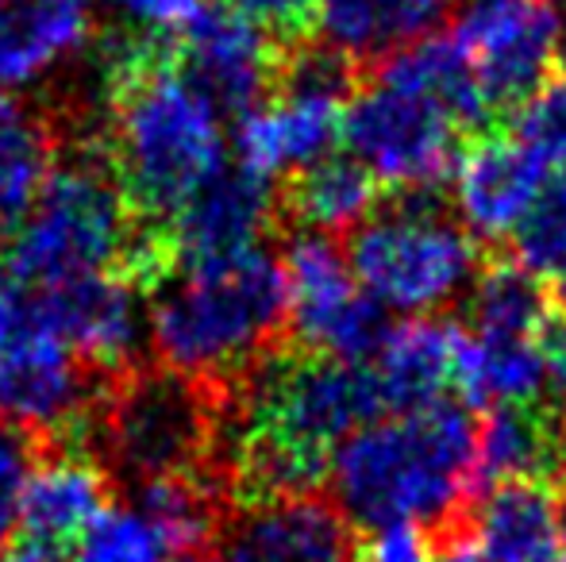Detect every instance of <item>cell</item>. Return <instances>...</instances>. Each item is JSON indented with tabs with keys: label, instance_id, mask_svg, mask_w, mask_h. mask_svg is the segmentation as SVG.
Instances as JSON below:
<instances>
[{
	"label": "cell",
	"instance_id": "obj_1",
	"mask_svg": "<svg viewBox=\"0 0 566 562\" xmlns=\"http://www.w3.org/2000/svg\"><path fill=\"white\" fill-rule=\"evenodd\" d=\"M478 427L454 401L381 416L332 455V489L350 524L451 528L474 497Z\"/></svg>",
	"mask_w": 566,
	"mask_h": 562
},
{
	"label": "cell",
	"instance_id": "obj_2",
	"mask_svg": "<svg viewBox=\"0 0 566 562\" xmlns=\"http://www.w3.org/2000/svg\"><path fill=\"white\" fill-rule=\"evenodd\" d=\"M290 324L282 258L266 247L212 266H186L150 293V347L193 382L251 374Z\"/></svg>",
	"mask_w": 566,
	"mask_h": 562
},
{
	"label": "cell",
	"instance_id": "obj_3",
	"mask_svg": "<svg viewBox=\"0 0 566 562\" xmlns=\"http://www.w3.org/2000/svg\"><path fill=\"white\" fill-rule=\"evenodd\" d=\"M113 162L139 220H166L228 166L220 108L163 54L113 89Z\"/></svg>",
	"mask_w": 566,
	"mask_h": 562
},
{
	"label": "cell",
	"instance_id": "obj_4",
	"mask_svg": "<svg viewBox=\"0 0 566 562\" xmlns=\"http://www.w3.org/2000/svg\"><path fill=\"white\" fill-rule=\"evenodd\" d=\"M139 232L116 170L97 150H77L51 170L8 243L15 282L31 289L119 274Z\"/></svg>",
	"mask_w": 566,
	"mask_h": 562
},
{
	"label": "cell",
	"instance_id": "obj_5",
	"mask_svg": "<svg viewBox=\"0 0 566 562\" xmlns=\"http://www.w3.org/2000/svg\"><path fill=\"white\" fill-rule=\"evenodd\" d=\"M350 271L386 312L436 316L482 274L478 240L436 193L397 197L350 232Z\"/></svg>",
	"mask_w": 566,
	"mask_h": 562
},
{
	"label": "cell",
	"instance_id": "obj_6",
	"mask_svg": "<svg viewBox=\"0 0 566 562\" xmlns=\"http://www.w3.org/2000/svg\"><path fill=\"white\" fill-rule=\"evenodd\" d=\"M101 455L135 486L174 474L212 470L217 409L212 385L174 370H135L105 393L97 427Z\"/></svg>",
	"mask_w": 566,
	"mask_h": 562
},
{
	"label": "cell",
	"instance_id": "obj_7",
	"mask_svg": "<svg viewBox=\"0 0 566 562\" xmlns=\"http://www.w3.org/2000/svg\"><path fill=\"white\" fill-rule=\"evenodd\" d=\"M105 393L51 336L28 285H0V416L31 435H93Z\"/></svg>",
	"mask_w": 566,
	"mask_h": 562
},
{
	"label": "cell",
	"instance_id": "obj_8",
	"mask_svg": "<svg viewBox=\"0 0 566 562\" xmlns=\"http://www.w3.org/2000/svg\"><path fill=\"white\" fill-rule=\"evenodd\" d=\"M290 289V328L305 354L366 367L381 351L389 328L386 308L358 285L347 251L328 235L301 232L282 255Z\"/></svg>",
	"mask_w": 566,
	"mask_h": 562
},
{
	"label": "cell",
	"instance_id": "obj_9",
	"mask_svg": "<svg viewBox=\"0 0 566 562\" xmlns=\"http://www.w3.org/2000/svg\"><path fill=\"white\" fill-rule=\"evenodd\" d=\"M343 142L378 185L401 197L436 193L459 162V128L436 105L374 82L355 93L343 116Z\"/></svg>",
	"mask_w": 566,
	"mask_h": 562
},
{
	"label": "cell",
	"instance_id": "obj_10",
	"mask_svg": "<svg viewBox=\"0 0 566 562\" xmlns=\"http://www.w3.org/2000/svg\"><path fill=\"white\" fill-rule=\"evenodd\" d=\"M493 113L521 108L555 77L566 20L559 0H490L462 8L454 28Z\"/></svg>",
	"mask_w": 566,
	"mask_h": 562
},
{
	"label": "cell",
	"instance_id": "obj_11",
	"mask_svg": "<svg viewBox=\"0 0 566 562\" xmlns=\"http://www.w3.org/2000/svg\"><path fill=\"white\" fill-rule=\"evenodd\" d=\"M35 305L51 336L101 374L127 370L150 343V300L124 274L46 285L35 289Z\"/></svg>",
	"mask_w": 566,
	"mask_h": 562
},
{
	"label": "cell",
	"instance_id": "obj_12",
	"mask_svg": "<svg viewBox=\"0 0 566 562\" xmlns=\"http://www.w3.org/2000/svg\"><path fill=\"white\" fill-rule=\"evenodd\" d=\"M220 562H358V543L339 505L321 494L231 505L217 536Z\"/></svg>",
	"mask_w": 566,
	"mask_h": 562
},
{
	"label": "cell",
	"instance_id": "obj_13",
	"mask_svg": "<svg viewBox=\"0 0 566 562\" xmlns=\"http://www.w3.org/2000/svg\"><path fill=\"white\" fill-rule=\"evenodd\" d=\"M181 74L220 108V116L247 120L277 93L282 54L274 39L247 23L224 4H209L205 15L178 39Z\"/></svg>",
	"mask_w": 566,
	"mask_h": 562
},
{
	"label": "cell",
	"instance_id": "obj_14",
	"mask_svg": "<svg viewBox=\"0 0 566 562\" xmlns=\"http://www.w3.org/2000/svg\"><path fill=\"white\" fill-rule=\"evenodd\" d=\"M274 216V181L239 162L224 166L166 224L174 263H178V271H186V266H212L251 255L262 247V235L270 232Z\"/></svg>",
	"mask_w": 566,
	"mask_h": 562
},
{
	"label": "cell",
	"instance_id": "obj_15",
	"mask_svg": "<svg viewBox=\"0 0 566 562\" xmlns=\"http://www.w3.org/2000/svg\"><path fill=\"white\" fill-rule=\"evenodd\" d=\"M547 189V170L513 136L482 131L462 147L451 173L454 216L474 240H513Z\"/></svg>",
	"mask_w": 566,
	"mask_h": 562
},
{
	"label": "cell",
	"instance_id": "obj_16",
	"mask_svg": "<svg viewBox=\"0 0 566 562\" xmlns=\"http://www.w3.org/2000/svg\"><path fill=\"white\" fill-rule=\"evenodd\" d=\"M108 509V470L90 450L66 447L39 463L15 528V551L31 562H70Z\"/></svg>",
	"mask_w": 566,
	"mask_h": 562
},
{
	"label": "cell",
	"instance_id": "obj_17",
	"mask_svg": "<svg viewBox=\"0 0 566 562\" xmlns=\"http://www.w3.org/2000/svg\"><path fill=\"white\" fill-rule=\"evenodd\" d=\"M347 100L328 89H301V85H277V93L247 120H239L235 155L239 166L262 173V178H285L324 162L336 155L343 139V116Z\"/></svg>",
	"mask_w": 566,
	"mask_h": 562
},
{
	"label": "cell",
	"instance_id": "obj_18",
	"mask_svg": "<svg viewBox=\"0 0 566 562\" xmlns=\"http://www.w3.org/2000/svg\"><path fill=\"white\" fill-rule=\"evenodd\" d=\"M566 362V316L539 339L478 336L459 328V354H454V390L467 405L505 409L539 405L544 390L555 382Z\"/></svg>",
	"mask_w": 566,
	"mask_h": 562
},
{
	"label": "cell",
	"instance_id": "obj_19",
	"mask_svg": "<svg viewBox=\"0 0 566 562\" xmlns=\"http://www.w3.org/2000/svg\"><path fill=\"white\" fill-rule=\"evenodd\" d=\"M82 0H0V93L20 97L90 51Z\"/></svg>",
	"mask_w": 566,
	"mask_h": 562
},
{
	"label": "cell",
	"instance_id": "obj_20",
	"mask_svg": "<svg viewBox=\"0 0 566 562\" xmlns=\"http://www.w3.org/2000/svg\"><path fill=\"white\" fill-rule=\"evenodd\" d=\"M566 478V421L539 405L490 409L474 435V494Z\"/></svg>",
	"mask_w": 566,
	"mask_h": 562
},
{
	"label": "cell",
	"instance_id": "obj_21",
	"mask_svg": "<svg viewBox=\"0 0 566 562\" xmlns=\"http://www.w3.org/2000/svg\"><path fill=\"white\" fill-rule=\"evenodd\" d=\"M454 354H459V324L417 316L389 328L381 351L366 362L378 382L386 416L440 405L448 385H454Z\"/></svg>",
	"mask_w": 566,
	"mask_h": 562
},
{
	"label": "cell",
	"instance_id": "obj_22",
	"mask_svg": "<svg viewBox=\"0 0 566 562\" xmlns=\"http://www.w3.org/2000/svg\"><path fill=\"white\" fill-rule=\"evenodd\" d=\"M374 82L436 105L459 131L485 128L493 116V105L485 100V89L474 74V62L454 31L451 35H428L420 43L394 51L378 62Z\"/></svg>",
	"mask_w": 566,
	"mask_h": 562
},
{
	"label": "cell",
	"instance_id": "obj_23",
	"mask_svg": "<svg viewBox=\"0 0 566 562\" xmlns=\"http://www.w3.org/2000/svg\"><path fill=\"white\" fill-rule=\"evenodd\" d=\"M470 532L490 562H559L566 543L559 497L528 481L485 494Z\"/></svg>",
	"mask_w": 566,
	"mask_h": 562
},
{
	"label": "cell",
	"instance_id": "obj_24",
	"mask_svg": "<svg viewBox=\"0 0 566 562\" xmlns=\"http://www.w3.org/2000/svg\"><path fill=\"white\" fill-rule=\"evenodd\" d=\"M285 209L305 232L336 240L358 232L378 212V181L350 155H328L290 181Z\"/></svg>",
	"mask_w": 566,
	"mask_h": 562
},
{
	"label": "cell",
	"instance_id": "obj_25",
	"mask_svg": "<svg viewBox=\"0 0 566 562\" xmlns=\"http://www.w3.org/2000/svg\"><path fill=\"white\" fill-rule=\"evenodd\" d=\"M467 312V331H478V336L539 339L555 324L559 308L536 274L524 271L516 258H497V263H485L478 282L470 285Z\"/></svg>",
	"mask_w": 566,
	"mask_h": 562
},
{
	"label": "cell",
	"instance_id": "obj_26",
	"mask_svg": "<svg viewBox=\"0 0 566 562\" xmlns=\"http://www.w3.org/2000/svg\"><path fill=\"white\" fill-rule=\"evenodd\" d=\"M54 166L51 120L28 100L0 93V216H23Z\"/></svg>",
	"mask_w": 566,
	"mask_h": 562
},
{
	"label": "cell",
	"instance_id": "obj_27",
	"mask_svg": "<svg viewBox=\"0 0 566 562\" xmlns=\"http://www.w3.org/2000/svg\"><path fill=\"white\" fill-rule=\"evenodd\" d=\"M174 548L135 505H108L70 562H170Z\"/></svg>",
	"mask_w": 566,
	"mask_h": 562
},
{
	"label": "cell",
	"instance_id": "obj_28",
	"mask_svg": "<svg viewBox=\"0 0 566 562\" xmlns=\"http://www.w3.org/2000/svg\"><path fill=\"white\" fill-rule=\"evenodd\" d=\"M513 139L544 170L566 173V74H555L513 116Z\"/></svg>",
	"mask_w": 566,
	"mask_h": 562
},
{
	"label": "cell",
	"instance_id": "obj_29",
	"mask_svg": "<svg viewBox=\"0 0 566 562\" xmlns=\"http://www.w3.org/2000/svg\"><path fill=\"white\" fill-rule=\"evenodd\" d=\"M516 263L524 271H532L536 278H555L566 266V185L552 181L544 189V197L536 201V209L528 212L521 227L513 235Z\"/></svg>",
	"mask_w": 566,
	"mask_h": 562
},
{
	"label": "cell",
	"instance_id": "obj_30",
	"mask_svg": "<svg viewBox=\"0 0 566 562\" xmlns=\"http://www.w3.org/2000/svg\"><path fill=\"white\" fill-rule=\"evenodd\" d=\"M39 435L0 416V548L15 540L28 486L39 470Z\"/></svg>",
	"mask_w": 566,
	"mask_h": 562
},
{
	"label": "cell",
	"instance_id": "obj_31",
	"mask_svg": "<svg viewBox=\"0 0 566 562\" xmlns=\"http://www.w3.org/2000/svg\"><path fill=\"white\" fill-rule=\"evenodd\" d=\"M459 0H370L374 23H378L386 59L409 43H420L428 35H440Z\"/></svg>",
	"mask_w": 566,
	"mask_h": 562
},
{
	"label": "cell",
	"instance_id": "obj_32",
	"mask_svg": "<svg viewBox=\"0 0 566 562\" xmlns=\"http://www.w3.org/2000/svg\"><path fill=\"white\" fill-rule=\"evenodd\" d=\"M119 28L150 43H178L205 15L209 0H108Z\"/></svg>",
	"mask_w": 566,
	"mask_h": 562
},
{
	"label": "cell",
	"instance_id": "obj_33",
	"mask_svg": "<svg viewBox=\"0 0 566 562\" xmlns=\"http://www.w3.org/2000/svg\"><path fill=\"white\" fill-rule=\"evenodd\" d=\"M220 4L243 15L259 31H266L270 39L282 35L293 39V43L313 28L316 12H321V0H220Z\"/></svg>",
	"mask_w": 566,
	"mask_h": 562
},
{
	"label": "cell",
	"instance_id": "obj_34",
	"mask_svg": "<svg viewBox=\"0 0 566 562\" xmlns=\"http://www.w3.org/2000/svg\"><path fill=\"white\" fill-rule=\"evenodd\" d=\"M358 562H436V536L420 524H386L366 532Z\"/></svg>",
	"mask_w": 566,
	"mask_h": 562
},
{
	"label": "cell",
	"instance_id": "obj_35",
	"mask_svg": "<svg viewBox=\"0 0 566 562\" xmlns=\"http://www.w3.org/2000/svg\"><path fill=\"white\" fill-rule=\"evenodd\" d=\"M436 562H490L478 548L474 532L467 524H451L440 532V543H436Z\"/></svg>",
	"mask_w": 566,
	"mask_h": 562
},
{
	"label": "cell",
	"instance_id": "obj_36",
	"mask_svg": "<svg viewBox=\"0 0 566 562\" xmlns=\"http://www.w3.org/2000/svg\"><path fill=\"white\" fill-rule=\"evenodd\" d=\"M552 300H555V308L566 316V266L552 278Z\"/></svg>",
	"mask_w": 566,
	"mask_h": 562
},
{
	"label": "cell",
	"instance_id": "obj_37",
	"mask_svg": "<svg viewBox=\"0 0 566 562\" xmlns=\"http://www.w3.org/2000/svg\"><path fill=\"white\" fill-rule=\"evenodd\" d=\"M555 390H559V401H563V421H566V362L559 367V374H555Z\"/></svg>",
	"mask_w": 566,
	"mask_h": 562
},
{
	"label": "cell",
	"instance_id": "obj_38",
	"mask_svg": "<svg viewBox=\"0 0 566 562\" xmlns=\"http://www.w3.org/2000/svg\"><path fill=\"white\" fill-rule=\"evenodd\" d=\"M170 562H220V559L209 555V551H197V555H174Z\"/></svg>",
	"mask_w": 566,
	"mask_h": 562
},
{
	"label": "cell",
	"instance_id": "obj_39",
	"mask_svg": "<svg viewBox=\"0 0 566 562\" xmlns=\"http://www.w3.org/2000/svg\"><path fill=\"white\" fill-rule=\"evenodd\" d=\"M0 562H31V559H23L20 551H0Z\"/></svg>",
	"mask_w": 566,
	"mask_h": 562
},
{
	"label": "cell",
	"instance_id": "obj_40",
	"mask_svg": "<svg viewBox=\"0 0 566 562\" xmlns=\"http://www.w3.org/2000/svg\"><path fill=\"white\" fill-rule=\"evenodd\" d=\"M4 258H8V243H4V227H0V266H4Z\"/></svg>",
	"mask_w": 566,
	"mask_h": 562
},
{
	"label": "cell",
	"instance_id": "obj_41",
	"mask_svg": "<svg viewBox=\"0 0 566 562\" xmlns=\"http://www.w3.org/2000/svg\"><path fill=\"white\" fill-rule=\"evenodd\" d=\"M474 4H490V0H462V8H474Z\"/></svg>",
	"mask_w": 566,
	"mask_h": 562
},
{
	"label": "cell",
	"instance_id": "obj_42",
	"mask_svg": "<svg viewBox=\"0 0 566 562\" xmlns=\"http://www.w3.org/2000/svg\"><path fill=\"white\" fill-rule=\"evenodd\" d=\"M559 562H566V559H559Z\"/></svg>",
	"mask_w": 566,
	"mask_h": 562
},
{
	"label": "cell",
	"instance_id": "obj_43",
	"mask_svg": "<svg viewBox=\"0 0 566 562\" xmlns=\"http://www.w3.org/2000/svg\"><path fill=\"white\" fill-rule=\"evenodd\" d=\"M563 4H566V0H563Z\"/></svg>",
	"mask_w": 566,
	"mask_h": 562
},
{
	"label": "cell",
	"instance_id": "obj_44",
	"mask_svg": "<svg viewBox=\"0 0 566 562\" xmlns=\"http://www.w3.org/2000/svg\"><path fill=\"white\" fill-rule=\"evenodd\" d=\"M82 4H85V0H82Z\"/></svg>",
	"mask_w": 566,
	"mask_h": 562
}]
</instances>
